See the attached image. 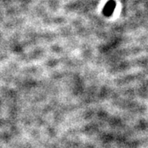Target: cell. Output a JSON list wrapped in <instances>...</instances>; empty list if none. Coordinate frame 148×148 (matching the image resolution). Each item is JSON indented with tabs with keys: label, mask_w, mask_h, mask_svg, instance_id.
<instances>
[{
	"label": "cell",
	"mask_w": 148,
	"mask_h": 148,
	"mask_svg": "<svg viewBox=\"0 0 148 148\" xmlns=\"http://www.w3.org/2000/svg\"><path fill=\"white\" fill-rule=\"evenodd\" d=\"M114 8H115V2L113 1V0H110L105 6V8L103 10V12H104V14L106 16H110V15L113 14V12L114 11Z\"/></svg>",
	"instance_id": "obj_1"
}]
</instances>
